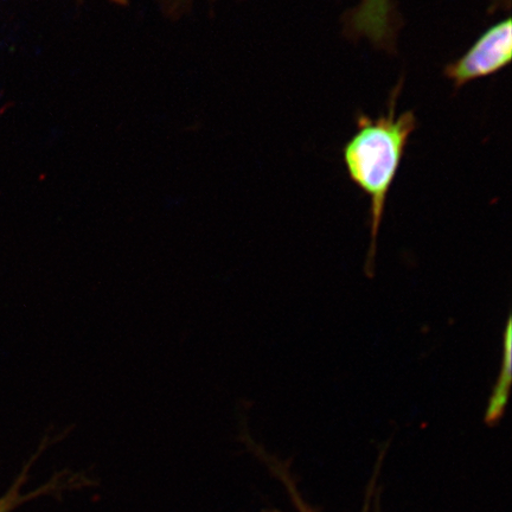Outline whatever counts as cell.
<instances>
[{"label":"cell","instance_id":"6da1fadb","mask_svg":"<svg viewBox=\"0 0 512 512\" xmlns=\"http://www.w3.org/2000/svg\"><path fill=\"white\" fill-rule=\"evenodd\" d=\"M401 88L400 82L393 89L386 113L377 118L357 115L356 131L343 147L344 165L351 181L370 200V247L366 264L369 278L374 275L377 235L388 195L398 176L409 138L418 127L414 112H396Z\"/></svg>","mask_w":512,"mask_h":512},{"label":"cell","instance_id":"7a4b0ae2","mask_svg":"<svg viewBox=\"0 0 512 512\" xmlns=\"http://www.w3.org/2000/svg\"><path fill=\"white\" fill-rule=\"evenodd\" d=\"M512 57V25L507 17L491 25L465 54L447 64L445 76L462 88L472 81L489 78L507 68Z\"/></svg>","mask_w":512,"mask_h":512},{"label":"cell","instance_id":"3957f363","mask_svg":"<svg viewBox=\"0 0 512 512\" xmlns=\"http://www.w3.org/2000/svg\"><path fill=\"white\" fill-rule=\"evenodd\" d=\"M503 343V362L501 373L497 377L492 394L489 400L488 411H486L485 421L488 424L495 425L504 415L507 408L511 382H512V322L511 317L508 319L507 326L504 331Z\"/></svg>","mask_w":512,"mask_h":512},{"label":"cell","instance_id":"277c9868","mask_svg":"<svg viewBox=\"0 0 512 512\" xmlns=\"http://www.w3.org/2000/svg\"><path fill=\"white\" fill-rule=\"evenodd\" d=\"M351 14L358 23L375 27L393 18L395 5L393 0H361Z\"/></svg>","mask_w":512,"mask_h":512},{"label":"cell","instance_id":"5b68a950","mask_svg":"<svg viewBox=\"0 0 512 512\" xmlns=\"http://www.w3.org/2000/svg\"><path fill=\"white\" fill-rule=\"evenodd\" d=\"M272 470L274 473H277L281 480H283L286 488L288 489V492H290V495L292 497V501L294 505L298 508L300 512H313L309 507H307L306 503L303 502V499L300 498L298 492L296 491V488H294V485L292 484L291 480L288 479L287 473L284 471H280L277 466L272 465Z\"/></svg>","mask_w":512,"mask_h":512}]
</instances>
